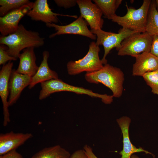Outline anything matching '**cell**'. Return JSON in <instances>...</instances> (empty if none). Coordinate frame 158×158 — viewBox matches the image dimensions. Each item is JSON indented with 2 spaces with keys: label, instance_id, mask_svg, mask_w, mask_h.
Listing matches in <instances>:
<instances>
[{
  "label": "cell",
  "instance_id": "1",
  "mask_svg": "<svg viewBox=\"0 0 158 158\" xmlns=\"http://www.w3.org/2000/svg\"><path fill=\"white\" fill-rule=\"evenodd\" d=\"M44 38L37 31L28 30L22 24L19 25L16 31L6 36L1 35L0 44L7 46V51L11 56L18 58L20 52L30 47L43 46Z\"/></svg>",
  "mask_w": 158,
  "mask_h": 158
},
{
  "label": "cell",
  "instance_id": "2",
  "mask_svg": "<svg viewBox=\"0 0 158 158\" xmlns=\"http://www.w3.org/2000/svg\"><path fill=\"white\" fill-rule=\"evenodd\" d=\"M85 78L90 83L103 84L110 89L114 97L119 98L122 95L124 76L120 68L107 63L98 71L86 73Z\"/></svg>",
  "mask_w": 158,
  "mask_h": 158
},
{
  "label": "cell",
  "instance_id": "3",
  "mask_svg": "<svg viewBox=\"0 0 158 158\" xmlns=\"http://www.w3.org/2000/svg\"><path fill=\"white\" fill-rule=\"evenodd\" d=\"M41 90L39 96V99L40 100L46 98L54 93L68 91L78 94L86 95L92 97L99 98L103 102L106 104H110L113 101L114 97L112 95L95 93L90 90L70 85L59 78L41 83Z\"/></svg>",
  "mask_w": 158,
  "mask_h": 158
},
{
  "label": "cell",
  "instance_id": "4",
  "mask_svg": "<svg viewBox=\"0 0 158 158\" xmlns=\"http://www.w3.org/2000/svg\"><path fill=\"white\" fill-rule=\"evenodd\" d=\"M151 0H144L141 6L138 9L128 7L127 5V12L123 16L116 15L111 20L127 29L139 32H145L147 15Z\"/></svg>",
  "mask_w": 158,
  "mask_h": 158
},
{
  "label": "cell",
  "instance_id": "5",
  "mask_svg": "<svg viewBox=\"0 0 158 158\" xmlns=\"http://www.w3.org/2000/svg\"><path fill=\"white\" fill-rule=\"evenodd\" d=\"M100 48L96 42H92L89 45L87 54L81 59L77 61H71L67 64L68 73L75 75L83 72H92L98 71L103 66L99 56Z\"/></svg>",
  "mask_w": 158,
  "mask_h": 158
},
{
  "label": "cell",
  "instance_id": "6",
  "mask_svg": "<svg viewBox=\"0 0 158 158\" xmlns=\"http://www.w3.org/2000/svg\"><path fill=\"white\" fill-rule=\"evenodd\" d=\"M153 36L146 32H136L126 38L116 49L118 55L132 57L144 52H150Z\"/></svg>",
  "mask_w": 158,
  "mask_h": 158
},
{
  "label": "cell",
  "instance_id": "7",
  "mask_svg": "<svg viewBox=\"0 0 158 158\" xmlns=\"http://www.w3.org/2000/svg\"><path fill=\"white\" fill-rule=\"evenodd\" d=\"M91 31L96 35L97 45L103 46L104 54L101 60L104 65L107 63V61L106 58L112 49L116 48V49H117L126 38L134 33L139 32L123 28L120 29L118 33L105 31L102 29Z\"/></svg>",
  "mask_w": 158,
  "mask_h": 158
},
{
  "label": "cell",
  "instance_id": "8",
  "mask_svg": "<svg viewBox=\"0 0 158 158\" xmlns=\"http://www.w3.org/2000/svg\"><path fill=\"white\" fill-rule=\"evenodd\" d=\"M46 25L48 27L54 28L56 31L49 36L50 38L61 35L74 34L87 37L93 40L96 39V35L88 29L87 23L80 16L73 22L66 25H59L54 23Z\"/></svg>",
  "mask_w": 158,
  "mask_h": 158
},
{
  "label": "cell",
  "instance_id": "9",
  "mask_svg": "<svg viewBox=\"0 0 158 158\" xmlns=\"http://www.w3.org/2000/svg\"><path fill=\"white\" fill-rule=\"evenodd\" d=\"M33 2L12 11L0 17V32L1 35L6 36L15 32L21 19L32 9Z\"/></svg>",
  "mask_w": 158,
  "mask_h": 158
},
{
  "label": "cell",
  "instance_id": "10",
  "mask_svg": "<svg viewBox=\"0 0 158 158\" xmlns=\"http://www.w3.org/2000/svg\"><path fill=\"white\" fill-rule=\"evenodd\" d=\"M80 16L84 18L91 28V30L102 29L104 20L102 13L95 4L90 0H78Z\"/></svg>",
  "mask_w": 158,
  "mask_h": 158
},
{
  "label": "cell",
  "instance_id": "11",
  "mask_svg": "<svg viewBox=\"0 0 158 158\" xmlns=\"http://www.w3.org/2000/svg\"><path fill=\"white\" fill-rule=\"evenodd\" d=\"M33 20L41 21L46 24L58 23V16L76 18V16L61 14L53 12L49 7L47 0H36L33 2L32 9L26 15Z\"/></svg>",
  "mask_w": 158,
  "mask_h": 158
},
{
  "label": "cell",
  "instance_id": "12",
  "mask_svg": "<svg viewBox=\"0 0 158 158\" xmlns=\"http://www.w3.org/2000/svg\"><path fill=\"white\" fill-rule=\"evenodd\" d=\"M13 65V63L9 61L3 66L0 71V96L3 104L4 126H6L10 121L8 98L9 94L8 85Z\"/></svg>",
  "mask_w": 158,
  "mask_h": 158
},
{
  "label": "cell",
  "instance_id": "13",
  "mask_svg": "<svg viewBox=\"0 0 158 158\" xmlns=\"http://www.w3.org/2000/svg\"><path fill=\"white\" fill-rule=\"evenodd\" d=\"M32 79V77L19 73L15 69H13L8 85L9 106L13 105L16 102L24 89L30 85Z\"/></svg>",
  "mask_w": 158,
  "mask_h": 158
},
{
  "label": "cell",
  "instance_id": "14",
  "mask_svg": "<svg viewBox=\"0 0 158 158\" xmlns=\"http://www.w3.org/2000/svg\"><path fill=\"white\" fill-rule=\"evenodd\" d=\"M30 133H14L11 131L0 134V155H2L16 149L31 138Z\"/></svg>",
  "mask_w": 158,
  "mask_h": 158
},
{
  "label": "cell",
  "instance_id": "15",
  "mask_svg": "<svg viewBox=\"0 0 158 158\" xmlns=\"http://www.w3.org/2000/svg\"><path fill=\"white\" fill-rule=\"evenodd\" d=\"M120 127L123 136V149L119 154L121 155V158H131L134 153L144 152L153 156L151 153L140 147L137 148L131 142L129 138V128L131 122L130 118L127 116H123L116 120Z\"/></svg>",
  "mask_w": 158,
  "mask_h": 158
},
{
  "label": "cell",
  "instance_id": "16",
  "mask_svg": "<svg viewBox=\"0 0 158 158\" xmlns=\"http://www.w3.org/2000/svg\"><path fill=\"white\" fill-rule=\"evenodd\" d=\"M133 57L135 59L132 69L133 76H142L146 73L158 69V57L150 52H144Z\"/></svg>",
  "mask_w": 158,
  "mask_h": 158
},
{
  "label": "cell",
  "instance_id": "17",
  "mask_svg": "<svg viewBox=\"0 0 158 158\" xmlns=\"http://www.w3.org/2000/svg\"><path fill=\"white\" fill-rule=\"evenodd\" d=\"M34 47L26 48L23 50L18 57L19 63L16 71L18 73L31 77L36 73L39 67L36 63V58Z\"/></svg>",
  "mask_w": 158,
  "mask_h": 158
},
{
  "label": "cell",
  "instance_id": "18",
  "mask_svg": "<svg viewBox=\"0 0 158 158\" xmlns=\"http://www.w3.org/2000/svg\"><path fill=\"white\" fill-rule=\"evenodd\" d=\"M49 56V52L47 51L42 53V60L35 75L32 77V81L28 88H32L36 84L54 79L59 78L57 73L51 70L48 63Z\"/></svg>",
  "mask_w": 158,
  "mask_h": 158
},
{
  "label": "cell",
  "instance_id": "19",
  "mask_svg": "<svg viewBox=\"0 0 158 158\" xmlns=\"http://www.w3.org/2000/svg\"><path fill=\"white\" fill-rule=\"evenodd\" d=\"M70 152L59 145L45 147L31 158H70Z\"/></svg>",
  "mask_w": 158,
  "mask_h": 158
},
{
  "label": "cell",
  "instance_id": "20",
  "mask_svg": "<svg viewBox=\"0 0 158 158\" xmlns=\"http://www.w3.org/2000/svg\"><path fill=\"white\" fill-rule=\"evenodd\" d=\"M145 32L152 36L158 34V11L155 1H151L147 16Z\"/></svg>",
  "mask_w": 158,
  "mask_h": 158
},
{
  "label": "cell",
  "instance_id": "21",
  "mask_svg": "<svg viewBox=\"0 0 158 158\" xmlns=\"http://www.w3.org/2000/svg\"><path fill=\"white\" fill-rule=\"evenodd\" d=\"M105 18L109 20L116 14V11L121 4L122 0H94Z\"/></svg>",
  "mask_w": 158,
  "mask_h": 158
},
{
  "label": "cell",
  "instance_id": "22",
  "mask_svg": "<svg viewBox=\"0 0 158 158\" xmlns=\"http://www.w3.org/2000/svg\"><path fill=\"white\" fill-rule=\"evenodd\" d=\"M30 2L28 0H0V16H3L9 12Z\"/></svg>",
  "mask_w": 158,
  "mask_h": 158
},
{
  "label": "cell",
  "instance_id": "23",
  "mask_svg": "<svg viewBox=\"0 0 158 158\" xmlns=\"http://www.w3.org/2000/svg\"><path fill=\"white\" fill-rule=\"evenodd\" d=\"M142 77L147 84L151 88L152 92L158 95V69L146 73Z\"/></svg>",
  "mask_w": 158,
  "mask_h": 158
},
{
  "label": "cell",
  "instance_id": "24",
  "mask_svg": "<svg viewBox=\"0 0 158 158\" xmlns=\"http://www.w3.org/2000/svg\"><path fill=\"white\" fill-rule=\"evenodd\" d=\"M8 47L1 44L0 45V65H4L8 61H16L17 59L10 56L7 51Z\"/></svg>",
  "mask_w": 158,
  "mask_h": 158
},
{
  "label": "cell",
  "instance_id": "25",
  "mask_svg": "<svg viewBox=\"0 0 158 158\" xmlns=\"http://www.w3.org/2000/svg\"><path fill=\"white\" fill-rule=\"evenodd\" d=\"M54 1L58 6L65 8L74 6L77 4L76 0H55Z\"/></svg>",
  "mask_w": 158,
  "mask_h": 158
},
{
  "label": "cell",
  "instance_id": "26",
  "mask_svg": "<svg viewBox=\"0 0 158 158\" xmlns=\"http://www.w3.org/2000/svg\"><path fill=\"white\" fill-rule=\"evenodd\" d=\"M150 52L158 57V34L153 36V39Z\"/></svg>",
  "mask_w": 158,
  "mask_h": 158
},
{
  "label": "cell",
  "instance_id": "27",
  "mask_svg": "<svg viewBox=\"0 0 158 158\" xmlns=\"http://www.w3.org/2000/svg\"><path fill=\"white\" fill-rule=\"evenodd\" d=\"M0 158H23L16 149L12 150L6 154L1 155Z\"/></svg>",
  "mask_w": 158,
  "mask_h": 158
},
{
  "label": "cell",
  "instance_id": "28",
  "mask_svg": "<svg viewBox=\"0 0 158 158\" xmlns=\"http://www.w3.org/2000/svg\"><path fill=\"white\" fill-rule=\"evenodd\" d=\"M70 158H89L84 149L78 150L71 155Z\"/></svg>",
  "mask_w": 158,
  "mask_h": 158
},
{
  "label": "cell",
  "instance_id": "29",
  "mask_svg": "<svg viewBox=\"0 0 158 158\" xmlns=\"http://www.w3.org/2000/svg\"><path fill=\"white\" fill-rule=\"evenodd\" d=\"M83 149L89 158H98L93 152L92 149L87 145H85Z\"/></svg>",
  "mask_w": 158,
  "mask_h": 158
},
{
  "label": "cell",
  "instance_id": "30",
  "mask_svg": "<svg viewBox=\"0 0 158 158\" xmlns=\"http://www.w3.org/2000/svg\"><path fill=\"white\" fill-rule=\"evenodd\" d=\"M131 158H140L138 156L135 154H133L131 157Z\"/></svg>",
  "mask_w": 158,
  "mask_h": 158
},
{
  "label": "cell",
  "instance_id": "31",
  "mask_svg": "<svg viewBox=\"0 0 158 158\" xmlns=\"http://www.w3.org/2000/svg\"><path fill=\"white\" fill-rule=\"evenodd\" d=\"M155 2H156V8L158 11V0H156Z\"/></svg>",
  "mask_w": 158,
  "mask_h": 158
}]
</instances>
